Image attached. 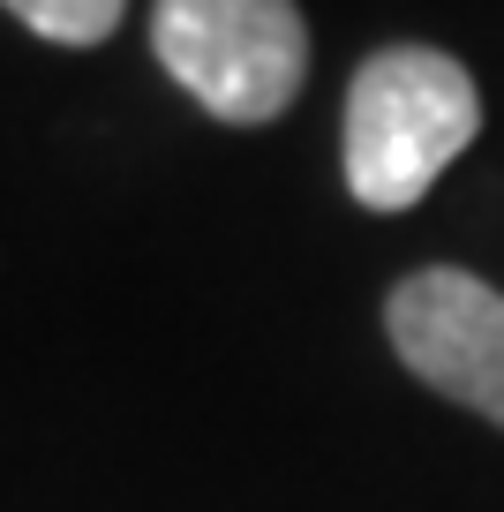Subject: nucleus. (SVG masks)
Returning <instances> with one entry per match:
<instances>
[{"instance_id":"obj_1","label":"nucleus","mask_w":504,"mask_h":512,"mask_svg":"<svg viewBox=\"0 0 504 512\" xmlns=\"http://www.w3.org/2000/svg\"><path fill=\"white\" fill-rule=\"evenodd\" d=\"M482 91L437 46H384L347 83V189L369 211H407L474 144Z\"/></svg>"},{"instance_id":"obj_2","label":"nucleus","mask_w":504,"mask_h":512,"mask_svg":"<svg viewBox=\"0 0 504 512\" xmlns=\"http://www.w3.org/2000/svg\"><path fill=\"white\" fill-rule=\"evenodd\" d=\"M151 53L196 106L234 128L279 121L309 76V31L294 0H158Z\"/></svg>"},{"instance_id":"obj_3","label":"nucleus","mask_w":504,"mask_h":512,"mask_svg":"<svg viewBox=\"0 0 504 512\" xmlns=\"http://www.w3.org/2000/svg\"><path fill=\"white\" fill-rule=\"evenodd\" d=\"M384 332L429 392L474 407L504 430V294L497 287H482L459 264H429V272L392 287Z\"/></svg>"},{"instance_id":"obj_4","label":"nucleus","mask_w":504,"mask_h":512,"mask_svg":"<svg viewBox=\"0 0 504 512\" xmlns=\"http://www.w3.org/2000/svg\"><path fill=\"white\" fill-rule=\"evenodd\" d=\"M16 23H31L38 38L53 46H98V38L121 31V8L128 0H0Z\"/></svg>"}]
</instances>
